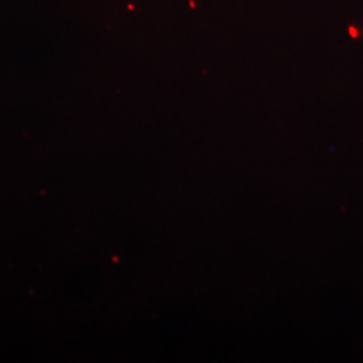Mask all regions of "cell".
Returning <instances> with one entry per match:
<instances>
[]
</instances>
